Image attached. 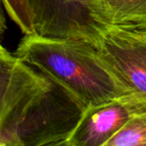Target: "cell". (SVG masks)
<instances>
[{
    "instance_id": "cell-8",
    "label": "cell",
    "mask_w": 146,
    "mask_h": 146,
    "mask_svg": "<svg viewBox=\"0 0 146 146\" xmlns=\"http://www.w3.org/2000/svg\"><path fill=\"white\" fill-rule=\"evenodd\" d=\"M104 146H146V112L131 118Z\"/></svg>"
},
{
    "instance_id": "cell-2",
    "label": "cell",
    "mask_w": 146,
    "mask_h": 146,
    "mask_svg": "<svg viewBox=\"0 0 146 146\" xmlns=\"http://www.w3.org/2000/svg\"><path fill=\"white\" fill-rule=\"evenodd\" d=\"M47 77V76H46ZM26 94L0 124L6 146H49L70 137L86 106L67 88L47 77Z\"/></svg>"
},
{
    "instance_id": "cell-6",
    "label": "cell",
    "mask_w": 146,
    "mask_h": 146,
    "mask_svg": "<svg viewBox=\"0 0 146 146\" xmlns=\"http://www.w3.org/2000/svg\"><path fill=\"white\" fill-rule=\"evenodd\" d=\"M47 77L5 48L0 51V124L26 94L42 87Z\"/></svg>"
},
{
    "instance_id": "cell-9",
    "label": "cell",
    "mask_w": 146,
    "mask_h": 146,
    "mask_svg": "<svg viewBox=\"0 0 146 146\" xmlns=\"http://www.w3.org/2000/svg\"><path fill=\"white\" fill-rule=\"evenodd\" d=\"M7 16L24 35L34 34L32 17L25 0H2Z\"/></svg>"
},
{
    "instance_id": "cell-5",
    "label": "cell",
    "mask_w": 146,
    "mask_h": 146,
    "mask_svg": "<svg viewBox=\"0 0 146 146\" xmlns=\"http://www.w3.org/2000/svg\"><path fill=\"white\" fill-rule=\"evenodd\" d=\"M144 112L146 102L132 92L88 106L68 141L71 146H104L131 118Z\"/></svg>"
},
{
    "instance_id": "cell-1",
    "label": "cell",
    "mask_w": 146,
    "mask_h": 146,
    "mask_svg": "<svg viewBox=\"0 0 146 146\" xmlns=\"http://www.w3.org/2000/svg\"><path fill=\"white\" fill-rule=\"evenodd\" d=\"M15 56L67 88L86 108L131 94L90 42L24 35Z\"/></svg>"
},
{
    "instance_id": "cell-7",
    "label": "cell",
    "mask_w": 146,
    "mask_h": 146,
    "mask_svg": "<svg viewBox=\"0 0 146 146\" xmlns=\"http://www.w3.org/2000/svg\"><path fill=\"white\" fill-rule=\"evenodd\" d=\"M94 23L102 27H116L146 32V0H88Z\"/></svg>"
},
{
    "instance_id": "cell-4",
    "label": "cell",
    "mask_w": 146,
    "mask_h": 146,
    "mask_svg": "<svg viewBox=\"0 0 146 146\" xmlns=\"http://www.w3.org/2000/svg\"><path fill=\"white\" fill-rule=\"evenodd\" d=\"M35 34L46 38L76 39L94 43L100 29L88 0H25Z\"/></svg>"
},
{
    "instance_id": "cell-3",
    "label": "cell",
    "mask_w": 146,
    "mask_h": 146,
    "mask_svg": "<svg viewBox=\"0 0 146 146\" xmlns=\"http://www.w3.org/2000/svg\"><path fill=\"white\" fill-rule=\"evenodd\" d=\"M125 88L146 102V32L102 27L92 43Z\"/></svg>"
},
{
    "instance_id": "cell-10",
    "label": "cell",
    "mask_w": 146,
    "mask_h": 146,
    "mask_svg": "<svg viewBox=\"0 0 146 146\" xmlns=\"http://www.w3.org/2000/svg\"><path fill=\"white\" fill-rule=\"evenodd\" d=\"M6 10L3 5V1L0 0V51L3 50L4 47L2 45V37L5 31L7 30V23H6Z\"/></svg>"
},
{
    "instance_id": "cell-11",
    "label": "cell",
    "mask_w": 146,
    "mask_h": 146,
    "mask_svg": "<svg viewBox=\"0 0 146 146\" xmlns=\"http://www.w3.org/2000/svg\"><path fill=\"white\" fill-rule=\"evenodd\" d=\"M49 146H71V145H70V143H69V141H68V139H66V140L59 141V142H56V143H54V144L49 145Z\"/></svg>"
},
{
    "instance_id": "cell-12",
    "label": "cell",
    "mask_w": 146,
    "mask_h": 146,
    "mask_svg": "<svg viewBox=\"0 0 146 146\" xmlns=\"http://www.w3.org/2000/svg\"><path fill=\"white\" fill-rule=\"evenodd\" d=\"M0 146H6V144L3 142V141H1V140H0Z\"/></svg>"
}]
</instances>
